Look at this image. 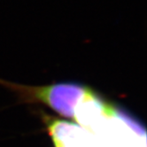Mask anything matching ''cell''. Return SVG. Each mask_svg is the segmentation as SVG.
<instances>
[{"label":"cell","mask_w":147,"mask_h":147,"mask_svg":"<svg viewBox=\"0 0 147 147\" xmlns=\"http://www.w3.org/2000/svg\"><path fill=\"white\" fill-rule=\"evenodd\" d=\"M27 97L47 104L54 111L67 118H74L78 103L84 98L90 89L76 83H59L45 87H18Z\"/></svg>","instance_id":"1"},{"label":"cell","mask_w":147,"mask_h":147,"mask_svg":"<svg viewBox=\"0 0 147 147\" xmlns=\"http://www.w3.org/2000/svg\"><path fill=\"white\" fill-rule=\"evenodd\" d=\"M48 128L55 147H97L93 134L79 125L53 120Z\"/></svg>","instance_id":"2"}]
</instances>
